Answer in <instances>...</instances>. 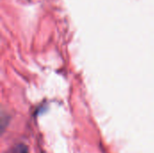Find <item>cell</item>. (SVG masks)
<instances>
[{"label":"cell","instance_id":"cell-1","mask_svg":"<svg viewBox=\"0 0 154 153\" xmlns=\"http://www.w3.org/2000/svg\"><path fill=\"white\" fill-rule=\"evenodd\" d=\"M14 153H28V151H27L26 147H24L23 145H20L15 149Z\"/></svg>","mask_w":154,"mask_h":153}]
</instances>
